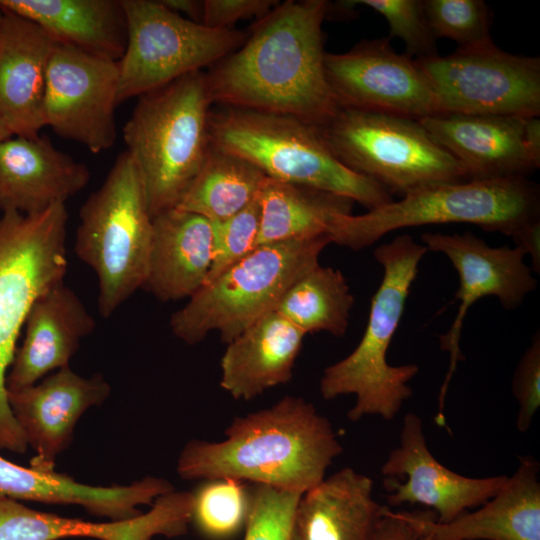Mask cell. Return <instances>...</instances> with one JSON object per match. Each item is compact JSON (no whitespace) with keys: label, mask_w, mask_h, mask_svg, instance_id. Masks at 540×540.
Here are the masks:
<instances>
[{"label":"cell","mask_w":540,"mask_h":540,"mask_svg":"<svg viewBox=\"0 0 540 540\" xmlns=\"http://www.w3.org/2000/svg\"><path fill=\"white\" fill-rule=\"evenodd\" d=\"M325 0H286L205 72L212 104L290 115L316 127L338 111L324 70Z\"/></svg>","instance_id":"1"},{"label":"cell","mask_w":540,"mask_h":540,"mask_svg":"<svg viewBox=\"0 0 540 540\" xmlns=\"http://www.w3.org/2000/svg\"><path fill=\"white\" fill-rule=\"evenodd\" d=\"M219 442L190 440L177 472L185 480L233 479L305 493L343 447L330 421L301 397L236 417Z\"/></svg>","instance_id":"2"},{"label":"cell","mask_w":540,"mask_h":540,"mask_svg":"<svg viewBox=\"0 0 540 540\" xmlns=\"http://www.w3.org/2000/svg\"><path fill=\"white\" fill-rule=\"evenodd\" d=\"M427 251L408 234L399 235L374 250L383 276L371 299L363 336L349 355L324 369L319 382L325 400L355 396V404L347 413L351 421L365 416L391 420L412 396L409 382L419 372L418 365H391L387 351L400 324L419 263Z\"/></svg>","instance_id":"3"},{"label":"cell","mask_w":540,"mask_h":540,"mask_svg":"<svg viewBox=\"0 0 540 540\" xmlns=\"http://www.w3.org/2000/svg\"><path fill=\"white\" fill-rule=\"evenodd\" d=\"M212 106L203 71L139 96L123 138L152 218L175 208L200 171L212 144Z\"/></svg>","instance_id":"4"},{"label":"cell","mask_w":540,"mask_h":540,"mask_svg":"<svg viewBox=\"0 0 540 540\" xmlns=\"http://www.w3.org/2000/svg\"><path fill=\"white\" fill-rule=\"evenodd\" d=\"M209 132L212 144L251 162L267 178L346 197L368 210L394 200L341 163L316 126L294 116L220 106L211 110Z\"/></svg>","instance_id":"5"},{"label":"cell","mask_w":540,"mask_h":540,"mask_svg":"<svg viewBox=\"0 0 540 540\" xmlns=\"http://www.w3.org/2000/svg\"><path fill=\"white\" fill-rule=\"evenodd\" d=\"M66 203L0 216V449L22 454L27 443L8 400L6 378L30 307L67 271Z\"/></svg>","instance_id":"6"},{"label":"cell","mask_w":540,"mask_h":540,"mask_svg":"<svg viewBox=\"0 0 540 540\" xmlns=\"http://www.w3.org/2000/svg\"><path fill=\"white\" fill-rule=\"evenodd\" d=\"M540 219L539 186L528 179L468 180L428 187L361 215L341 216L332 243L352 250L414 226L468 223L511 238Z\"/></svg>","instance_id":"7"},{"label":"cell","mask_w":540,"mask_h":540,"mask_svg":"<svg viewBox=\"0 0 540 540\" xmlns=\"http://www.w3.org/2000/svg\"><path fill=\"white\" fill-rule=\"evenodd\" d=\"M79 217L74 251L96 274L98 311L109 318L143 288L152 238L142 178L126 151L84 202Z\"/></svg>","instance_id":"8"},{"label":"cell","mask_w":540,"mask_h":540,"mask_svg":"<svg viewBox=\"0 0 540 540\" xmlns=\"http://www.w3.org/2000/svg\"><path fill=\"white\" fill-rule=\"evenodd\" d=\"M329 236L287 240L257 246L205 283L170 318L173 334L187 344L210 332L228 344L277 304L289 287L319 264Z\"/></svg>","instance_id":"9"},{"label":"cell","mask_w":540,"mask_h":540,"mask_svg":"<svg viewBox=\"0 0 540 540\" xmlns=\"http://www.w3.org/2000/svg\"><path fill=\"white\" fill-rule=\"evenodd\" d=\"M317 129L341 163L392 195L467 181L459 162L417 120L339 107Z\"/></svg>","instance_id":"10"},{"label":"cell","mask_w":540,"mask_h":540,"mask_svg":"<svg viewBox=\"0 0 540 540\" xmlns=\"http://www.w3.org/2000/svg\"><path fill=\"white\" fill-rule=\"evenodd\" d=\"M127 23L118 61V102L159 89L202 71L238 49L247 32L213 29L153 0H122Z\"/></svg>","instance_id":"11"},{"label":"cell","mask_w":540,"mask_h":540,"mask_svg":"<svg viewBox=\"0 0 540 540\" xmlns=\"http://www.w3.org/2000/svg\"><path fill=\"white\" fill-rule=\"evenodd\" d=\"M443 114L540 115V58L494 43L415 60Z\"/></svg>","instance_id":"12"},{"label":"cell","mask_w":540,"mask_h":540,"mask_svg":"<svg viewBox=\"0 0 540 540\" xmlns=\"http://www.w3.org/2000/svg\"><path fill=\"white\" fill-rule=\"evenodd\" d=\"M390 37L363 40L344 53H325L330 90L342 108L413 120L441 115L430 82L416 61L394 50Z\"/></svg>","instance_id":"13"},{"label":"cell","mask_w":540,"mask_h":540,"mask_svg":"<svg viewBox=\"0 0 540 540\" xmlns=\"http://www.w3.org/2000/svg\"><path fill=\"white\" fill-rule=\"evenodd\" d=\"M421 240L427 250L444 254L459 276L455 294L458 311L448 331L439 335L440 349L449 353V367L439 391L435 419L443 426L449 384L459 361L464 360L460 338L469 308L483 297L495 296L505 309H516L536 289L537 280L524 262L526 254L517 246L492 247L469 231L461 234L427 232L421 235Z\"/></svg>","instance_id":"14"},{"label":"cell","mask_w":540,"mask_h":540,"mask_svg":"<svg viewBox=\"0 0 540 540\" xmlns=\"http://www.w3.org/2000/svg\"><path fill=\"white\" fill-rule=\"evenodd\" d=\"M118 85V61L57 43L46 75L45 126L92 153L110 149L116 140Z\"/></svg>","instance_id":"15"},{"label":"cell","mask_w":540,"mask_h":540,"mask_svg":"<svg viewBox=\"0 0 540 540\" xmlns=\"http://www.w3.org/2000/svg\"><path fill=\"white\" fill-rule=\"evenodd\" d=\"M468 180L528 179L540 166L539 117L443 114L419 120Z\"/></svg>","instance_id":"16"},{"label":"cell","mask_w":540,"mask_h":540,"mask_svg":"<svg viewBox=\"0 0 540 540\" xmlns=\"http://www.w3.org/2000/svg\"><path fill=\"white\" fill-rule=\"evenodd\" d=\"M381 474L389 505H424L442 523L482 505L508 478H472L445 467L430 452L422 420L415 413L405 415L399 444L383 463Z\"/></svg>","instance_id":"17"},{"label":"cell","mask_w":540,"mask_h":540,"mask_svg":"<svg viewBox=\"0 0 540 540\" xmlns=\"http://www.w3.org/2000/svg\"><path fill=\"white\" fill-rule=\"evenodd\" d=\"M110 390L102 375L86 378L66 366L31 386L8 391L14 417L35 453L30 467L54 471L56 458L72 441L79 418L103 403Z\"/></svg>","instance_id":"18"},{"label":"cell","mask_w":540,"mask_h":540,"mask_svg":"<svg viewBox=\"0 0 540 540\" xmlns=\"http://www.w3.org/2000/svg\"><path fill=\"white\" fill-rule=\"evenodd\" d=\"M193 493L171 491L158 497L148 512L121 521L88 522L40 512L17 500L0 498V540H153L181 536L191 523Z\"/></svg>","instance_id":"19"},{"label":"cell","mask_w":540,"mask_h":540,"mask_svg":"<svg viewBox=\"0 0 540 540\" xmlns=\"http://www.w3.org/2000/svg\"><path fill=\"white\" fill-rule=\"evenodd\" d=\"M87 166L60 151L44 135H13L0 142V210L43 212L83 190Z\"/></svg>","instance_id":"20"},{"label":"cell","mask_w":540,"mask_h":540,"mask_svg":"<svg viewBox=\"0 0 540 540\" xmlns=\"http://www.w3.org/2000/svg\"><path fill=\"white\" fill-rule=\"evenodd\" d=\"M25 334L6 378L8 391L31 386L69 366L83 338L96 321L79 296L64 281L42 293L27 314Z\"/></svg>","instance_id":"21"},{"label":"cell","mask_w":540,"mask_h":540,"mask_svg":"<svg viewBox=\"0 0 540 540\" xmlns=\"http://www.w3.org/2000/svg\"><path fill=\"white\" fill-rule=\"evenodd\" d=\"M57 42L37 24L3 11L0 27V116L13 135L45 127L44 94Z\"/></svg>","instance_id":"22"},{"label":"cell","mask_w":540,"mask_h":540,"mask_svg":"<svg viewBox=\"0 0 540 540\" xmlns=\"http://www.w3.org/2000/svg\"><path fill=\"white\" fill-rule=\"evenodd\" d=\"M540 464L530 455L502 487L476 511L449 522L434 512H420L425 540H540Z\"/></svg>","instance_id":"23"},{"label":"cell","mask_w":540,"mask_h":540,"mask_svg":"<svg viewBox=\"0 0 540 540\" xmlns=\"http://www.w3.org/2000/svg\"><path fill=\"white\" fill-rule=\"evenodd\" d=\"M174 490L163 478L145 477L129 485L91 486L55 471L23 467L0 456V498L46 504H74L90 514L121 521L142 512L139 505Z\"/></svg>","instance_id":"24"},{"label":"cell","mask_w":540,"mask_h":540,"mask_svg":"<svg viewBox=\"0 0 540 540\" xmlns=\"http://www.w3.org/2000/svg\"><path fill=\"white\" fill-rule=\"evenodd\" d=\"M211 221L172 208L152 219V238L143 288L162 302L193 296L205 283L213 261Z\"/></svg>","instance_id":"25"},{"label":"cell","mask_w":540,"mask_h":540,"mask_svg":"<svg viewBox=\"0 0 540 540\" xmlns=\"http://www.w3.org/2000/svg\"><path fill=\"white\" fill-rule=\"evenodd\" d=\"M384 508L372 479L345 467L301 495L288 540H374Z\"/></svg>","instance_id":"26"},{"label":"cell","mask_w":540,"mask_h":540,"mask_svg":"<svg viewBox=\"0 0 540 540\" xmlns=\"http://www.w3.org/2000/svg\"><path fill=\"white\" fill-rule=\"evenodd\" d=\"M305 333L276 310L263 315L227 344L220 386L236 400L249 401L288 383Z\"/></svg>","instance_id":"27"},{"label":"cell","mask_w":540,"mask_h":540,"mask_svg":"<svg viewBox=\"0 0 540 540\" xmlns=\"http://www.w3.org/2000/svg\"><path fill=\"white\" fill-rule=\"evenodd\" d=\"M0 9L37 24L57 43L114 61L125 51L122 0H0Z\"/></svg>","instance_id":"28"},{"label":"cell","mask_w":540,"mask_h":540,"mask_svg":"<svg viewBox=\"0 0 540 540\" xmlns=\"http://www.w3.org/2000/svg\"><path fill=\"white\" fill-rule=\"evenodd\" d=\"M257 246L331 235L337 220L352 214L354 201L339 195L266 178L259 192ZM331 239V238H330Z\"/></svg>","instance_id":"29"},{"label":"cell","mask_w":540,"mask_h":540,"mask_svg":"<svg viewBox=\"0 0 540 540\" xmlns=\"http://www.w3.org/2000/svg\"><path fill=\"white\" fill-rule=\"evenodd\" d=\"M266 178L251 162L211 144L200 171L175 208L221 222L249 205Z\"/></svg>","instance_id":"30"},{"label":"cell","mask_w":540,"mask_h":540,"mask_svg":"<svg viewBox=\"0 0 540 540\" xmlns=\"http://www.w3.org/2000/svg\"><path fill=\"white\" fill-rule=\"evenodd\" d=\"M354 296L338 269L316 265L285 292L275 310L305 334L325 331L343 336Z\"/></svg>","instance_id":"31"},{"label":"cell","mask_w":540,"mask_h":540,"mask_svg":"<svg viewBox=\"0 0 540 540\" xmlns=\"http://www.w3.org/2000/svg\"><path fill=\"white\" fill-rule=\"evenodd\" d=\"M193 493L191 523L209 540H228L245 528L250 488L244 482L206 480Z\"/></svg>","instance_id":"32"},{"label":"cell","mask_w":540,"mask_h":540,"mask_svg":"<svg viewBox=\"0 0 540 540\" xmlns=\"http://www.w3.org/2000/svg\"><path fill=\"white\" fill-rule=\"evenodd\" d=\"M426 17L435 38H448L458 48H479L494 43L490 12L482 0H424Z\"/></svg>","instance_id":"33"},{"label":"cell","mask_w":540,"mask_h":540,"mask_svg":"<svg viewBox=\"0 0 540 540\" xmlns=\"http://www.w3.org/2000/svg\"><path fill=\"white\" fill-rule=\"evenodd\" d=\"M352 3L365 5L381 14L388 22L389 37L401 39L406 47L405 54L414 60L438 55L423 0H360Z\"/></svg>","instance_id":"34"},{"label":"cell","mask_w":540,"mask_h":540,"mask_svg":"<svg viewBox=\"0 0 540 540\" xmlns=\"http://www.w3.org/2000/svg\"><path fill=\"white\" fill-rule=\"evenodd\" d=\"M212 224L213 261L205 283L216 278L257 247L261 225L259 194L235 215L221 222H212Z\"/></svg>","instance_id":"35"},{"label":"cell","mask_w":540,"mask_h":540,"mask_svg":"<svg viewBox=\"0 0 540 540\" xmlns=\"http://www.w3.org/2000/svg\"><path fill=\"white\" fill-rule=\"evenodd\" d=\"M301 495L253 484L244 540H288L293 512Z\"/></svg>","instance_id":"36"},{"label":"cell","mask_w":540,"mask_h":540,"mask_svg":"<svg viewBox=\"0 0 540 540\" xmlns=\"http://www.w3.org/2000/svg\"><path fill=\"white\" fill-rule=\"evenodd\" d=\"M512 392L518 403L516 427L521 433L530 429L540 407V333L533 335L521 356L512 379Z\"/></svg>","instance_id":"37"},{"label":"cell","mask_w":540,"mask_h":540,"mask_svg":"<svg viewBox=\"0 0 540 540\" xmlns=\"http://www.w3.org/2000/svg\"><path fill=\"white\" fill-rule=\"evenodd\" d=\"M277 0H203L202 24L213 29H232L240 20L268 14Z\"/></svg>","instance_id":"38"},{"label":"cell","mask_w":540,"mask_h":540,"mask_svg":"<svg viewBox=\"0 0 540 540\" xmlns=\"http://www.w3.org/2000/svg\"><path fill=\"white\" fill-rule=\"evenodd\" d=\"M418 517L419 512H394L385 506L374 540H425Z\"/></svg>","instance_id":"39"},{"label":"cell","mask_w":540,"mask_h":540,"mask_svg":"<svg viewBox=\"0 0 540 540\" xmlns=\"http://www.w3.org/2000/svg\"><path fill=\"white\" fill-rule=\"evenodd\" d=\"M515 246L521 248L529 255L532 262V270L540 272V219L527 224L513 238Z\"/></svg>","instance_id":"40"},{"label":"cell","mask_w":540,"mask_h":540,"mask_svg":"<svg viewBox=\"0 0 540 540\" xmlns=\"http://www.w3.org/2000/svg\"><path fill=\"white\" fill-rule=\"evenodd\" d=\"M171 11L202 24L203 0H160Z\"/></svg>","instance_id":"41"},{"label":"cell","mask_w":540,"mask_h":540,"mask_svg":"<svg viewBox=\"0 0 540 540\" xmlns=\"http://www.w3.org/2000/svg\"><path fill=\"white\" fill-rule=\"evenodd\" d=\"M11 136H13L12 131L10 130L6 122L0 116V142L4 141L5 139Z\"/></svg>","instance_id":"42"},{"label":"cell","mask_w":540,"mask_h":540,"mask_svg":"<svg viewBox=\"0 0 540 540\" xmlns=\"http://www.w3.org/2000/svg\"><path fill=\"white\" fill-rule=\"evenodd\" d=\"M3 19V11L0 9V27Z\"/></svg>","instance_id":"43"}]
</instances>
